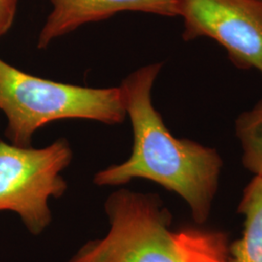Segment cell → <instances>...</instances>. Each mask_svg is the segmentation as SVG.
<instances>
[{
    "mask_svg": "<svg viewBox=\"0 0 262 262\" xmlns=\"http://www.w3.org/2000/svg\"><path fill=\"white\" fill-rule=\"evenodd\" d=\"M162 63L141 67L120 85L133 129L130 158L95 174L99 187L122 186L133 179L155 182L182 197L197 225L205 224L215 199L223 160L216 150L178 139L166 127L151 101Z\"/></svg>",
    "mask_w": 262,
    "mask_h": 262,
    "instance_id": "6da1fadb",
    "label": "cell"
},
{
    "mask_svg": "<svg viewBox=\"0 0 262 262\" xmlns=\"http://www.w3.org/2000/svg\"><path fill=\"white\" fill-rule=\"evenodd\" d=\"M110 230L84 244L66 262H228L225 232L187 226L172 230L158 194L121 188L105 202Z\"/></svg>",
    "mask_w": 262,
    "mask_h": 262,
    "instance_id": "7a4b0ae2",
    "label": "cell"
},
{
    "mask_svg": "<svg viewBox=\"0 0 262 262\" xmlns=\"http://www.w3.org/2000/svg\"><path fill=\"white\" fill-rule=\"evenodd\" d=\"M0 111L7 118L12 145L31 147L35 131L50 122L79 119L108 125L122 123L125 108L119 88L63 84L23 72L0 58Z\"/></svg>",
    "mask_w": 262,
    "mask_h": 262,
    "instance_id": "3957f363",
    "label": "cell"
},
{
    "mask_svg": "<svg viewBox=\"0 0 262 262\" xmlns=\"http://www.w3.org/2000/svg\"><path fill=\"white\" fill-rule=\"evenodd\" d=\"M72 157L66 139L41 149L0 141V212L18 214L31 234H41L52 222L49 198H59L67 190L60 172Z\"/></svg>",
    "mask_w": 262,
    "mask_h": 262,
    "instance_id": "277c9868",
    "label": "cell"
},
{
    "mask_svg": "<svg viewBox=\"0 0 262 262\" xmlns=\"http://www.w3.org/2000/svg\"><path fill=\"white\" fill-rule=\"evenodd\" d=\"M185 40L209 38L225 48L236 66L262 75V2L179 0Z\"/></svg>",
    "mask_w": 262,
    "mask_h": 262,
    "instance_id": "5b68a950",
    "label": "cell"
},
{
    "mask_svg": "<svg viewBox=\"0 0 262 262\" xmlns=\"http://www.w3.org/2000/svg\"><path fill=\"white\" fill-rule=\"evenodd\" d=\"M53 9L38 37L44 49L57 38L85 24L107 19L122 11L180 17L179 0H51Z\"/></svg>",
    "mask_w": 262,
    "mask_h": 262,
    "instance_id": "8992f818",
    "label": "cell"
},
{
    "mask_svg": "<svg viewBox=\"0 0 262 262\" xmlns=\"http://www.w3.org/2000/svg\"><path fill=\"white\" fill-rule=\"evenodd\" d=\"M238 212L245 219L243 233L229 245L228 262H262V176L246 187Z\"/></svg>",
    "mask_w": 262,
    "mask_h": 262,
    "instance_id": "52a82bcc",
    "label": "cell"
},
{
    "mask_svg": "<svg viewBox=\"0 0 262 262\" xmlns=\"http://www.w3.org/2000/svg\"><path fill=\"white\" fill-rule=\"evenodd\" d=\"M235 129L244 166L255 176H262V100L238 117Z\"/></svg>",
    "mask_w": 262,
    "mask_h": 262,
    "instance_id": "ba28073f",
    "label": "cell"
},
{
    "mask_svg": "<svg viewBox=\"0 0 262 262\" xmlns=\"http://www.w3.org/2000/svg\"><path fill=\"white\" fill-rule=\"evenodd\" d=\"M19 0H0V37L8 32L16 17Z\"/></svg>",
    "mask_w": 262,
    "mask_h": 262,
    "instance_id": "9c48e42d",
    "label": "cell"
},
{
    "mask_svg": "<svg viewBox=\"0 0 262 262\" xmlns=\"http://www.w3.org/2000/svg\"><path fill=\"white\" fill-rule=\"evenodd\" d=\"M257 1H260V2H262V0H257Z\"/></svg>",
    "mask_w": 262,
    "mask_h": 262,
    "instance_id": "30bf717a",
    "label": "cell"
}]
</instances>
